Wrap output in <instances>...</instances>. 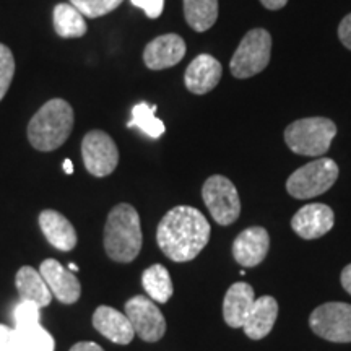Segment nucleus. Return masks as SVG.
I'll use <instances>...</instances> for the list:
<instances>
[{
    "label": "nucleus",
    "mask_w": 351,
    "mask_h": 351,
    "mask_svg": "<svg viewBox=\"0 0 351 351\" xmlns=\"http://www.w3.org/2000/svg\"><path fill=\"white\" fill-rule=\"evenodd\" d=\"M210 223L205 215L189 205L171 208L160 221L156 241L173 262L194 261L210 241Z\"/></svg>",
    "instance_id": "f257e3e1"
},
{
    "label": "nucleus",
    "mask_w": 351,
    "mask_h": 351,
    "mask_svg": "<svg viewBox=\"0 0 351 351\" xmlns=\"http://www.w3.org/2000/svg\"><path fill=\"white\" fill-rule=\"evenodd\" d=\"M143 243L138 212L129 204L116 205L104 226V249L109 258L121 263L135 261Z\"/></svg>",
    "instance_id": "f03ea898"
},
{
    "label": "nucleus",
    "mask_w": 351,
    "mask_h": 351,
    "mask_svg": "<svg viewBox=\"0 0 351 351\" xmlns=\"http://www.w3.org/2000/svg\"><path fill=\"white\" fill-rule=\"evenodd\" d=\"M73 109L65 99L47 101L28 124V140L39 152L62 147L73 129Z\"/></svg>",
    "instance_id": "7ed1b4c3"
},
{
    "label": "nucleus",
    "mask_w": 351,
    "mask_h": 351,
    "mask_svg": "<svg viewBox=\"0 0 351 351\" xmlns=\"http://www.w3.org/2000/svg\"><path fill=\"white\" fill-rule=\"evenodd\" d=\"M337 135L335 122L327 117H306L295 121L285 130V142L296 155L320 156L330 148Z\"/></svg>",
    "instance_id": "20e7f679"
},
{
    "label": "nucleus",
    "mask_w": 351,
    "mask_h": 351,
    "mask_svg": "<svg viewBox=\"0 0 351 351\" xmlns=\"http://www.w3.org/2000/svg\"><path fill=\"white\" fill-rule=\"evenodd\" d=\"M339 165L332 158H319L289 176L287 191L295 199H313V197L326 194L339 179Z\"/></svg>",
    "instance_id": "39448f33"
},
{
    "label": "nucleus",
    "mask_w": 351,
    "mask_h": 351,
    "mask_svg": "<svg viewBox=\"0 0 351 351\" xmlns=\"http://www.w3.org/2000/svg\"><path fill=\"white\" fill-rule=\"evenodd\" d=\"M271 56V36L267 29H251L241 39L231 57L230 69L236 78H251L267 69Z\"/></svg>",
    "instance_id": "423d86ee"
},
{
    "label": "nucleus",
    "mask_w": 351,
    "mask_h": 351,
    "mask_svg": "<svg viewBox=\"0 0 351 351\" xmlns=\"http://www.w3.org/2000/svg\"><path fill=\"white\" fill-rule=\"evenodd\" d=\"M202 197L210 215L221 226L234 223L241 215L238 189L225 176H212L202 187Z\"/></svg>",
    "instance_id": "0eeeda50"
},
{
    "label": "nucleus",
    "mask_w": 351,
    "mask_h": 351,
    "mask_svg": "<svg viewBox=\"0 0 351 351\" xmlns=\"http://www.w3.org/2000/svg\"><path fill=\"white\" fill-rule=\"evenodd\" d=\"M309 326L315 335L333 343L351 341V304L326 302L313 311Z\"/></svg>",
    "instance_id": "6e6552de"
},
{
    "label": "nucleus",
    "mask_w": 351,
    "mask_h": 351,
    "mask_svg": "<svg viewBox=\"0 0 351 351\" xmlns=\"http://www.w3.org/2000/svg\"><path fill=\"white\" fill-rule=\"evenodd\" d=\"M83 163L95 178H106L119 165V150L114 140L103 130L88 132L82 142Z\"/></svg>",
    "instance_id": "1a4fd4ad"
},
{
    "label": "nucleus",
    "mask_w": 351,
    "mask_h": 351,
    "mask_svg": "<svg viewBox=\"0 0 351 351\" xmlns=\"http://www.w3.org/2000/svg\"><path fill=\"white\" fill-rule=\"evenodd\" d=\"M125 315L129 317L135 335L143 341H158L166 333V320L155 301L147 296H134L125 302Z\"/></svg>",
    "instance_id": "9d476101"
},
{
    "label": "nucleus",
    "mask_w": 351,
    "mask_h": 351,
    "mask_svg": "<svg viewBox=\"0 0 351 351\" xmlns=\"http://www.w3.org/2000/svg\"><path fill=\"white\" fill-rule=\"evenodd\" d=\"M335 223L333 210L326 204H309L298 210L291 228L302 239H317L327 234Z\"/></svg>",
    "instance_id": "9b49d317"
},
{
    "label": "nucleus",
    "mask_w": 351,
    "mask_h": 351,
    "mask_svg": "<svg viewBox=\"0 0 351 351\" xmlns=\"http://www.w3.org/2000/svg\"><path fill=\"white\" fill-rule=\"evenodd\" d=\"M39 274L47 283L51 293L64 304H73L82 295V285L73 271L65 269L56 258H46L39 267Z\"/></svg>",
    "instance_id": "f8f14e48"
},
{
    "label": "nucleus",
    "mask_w": 351,
    "mask_h": 351,
    "mask_svg": "<svg viewBox=\"0 0 351 351\" xmlns=\"http://www.w3.org/2000/svg\"><path fill=\"white\" fill-rule=\"evenodd\" d=\"M270 249L269 231L262 226H252L244 230L232 243L234 261L244 269H252L262 263Z\"/></svg>",
    "instance_id": "ddd939ff"
},
{
    "label": "nucleus",
    "mask_w": 351,
    "mask_h": 351,
    "mask_svg": "<svg viewBox=\"0 0 351 351\" xmlns=\"http://www.w3.org/2000/svg\"><path fill=\"white\" fill-rule=\"evenodd\" d=\"M186 56V43L179 34L169 33L158 36L147 44L143 51V62L152 70L174 67Z\"/></svg>",
    "instance_id": "4468645a"
},
{
    "label": "nucleus",
    "mask_w": 351,
    "mask_h": 351,
    "mask_svg": "<svg viewBox=\"0 0 351 351\" xmlns=\"http://www.w3.org/2000/svg\"><path fill=\"white\" fill-rule=\"evenodd\" d=\"M223 75L221 64L210 54L197 56L186 70L184 83L194 95H205L218 85Z\"/></svg>",
    "instance_id": "2eb2a0df"
},
{
    "label": "nucleus",
    "mask_w": 351,
    "mask_h": 351,
    "mask_svg": "<svg viewBox=\"0 0 351 351\" xmlns=\"http://www.w3.org/2000/svg\"><path fill=\"white\" fill-rule=\"evenodd\" d=\"M93 327L117 345H129L135 337V330L125 313H119L109 306H99L95 311Z\"/></svg>",
    "instance_id": "dca6fc26"
},
{
    "label": "nucleus",
    "mask_w": 351,
    "mask_h": 351,
    "mask_svg": "<svg viewBox=\"0 0 351 351\" xmlns=\"http://www.w3.org/2000/svg\"><path fill=\"white\" fill-rule=\"evenodd\" d=\"M39 226L52 247L69 252L77 245L78 236L75 228L62 213L56 210H44L39 215Z\"/></svg>",
    "instance_id": "f3484780"
},
{
    "label": "nucleus",
    "mask_w": 351,
    "mask_h": 351,
    "mask_svg": "<svg viewBox=\"0 0 351 351\" xmlns=\"http://www.w3.org/2000/svg\"><path fill=\"white\" fill-rule=\"evenodd\" d=\"M254 301H256V295H254L251 285L244 282L231 285L225 295V301H223V317L228 326L232 328H243Z\"/></svg>",
    "instance_id": "a211bd4d"
},
{
    "label": "nucleus",
    "mask_w": 351,
    "mask_h": 351,
    "mask_svg": "<svg viewBox=\"0 0 351 351\" xmlns=\"http://www.w3.org/2000/svg\"><path fill=\"white\" fill-rule=\"evenodd\" d=\"M278 315V302L274 296H261L254 301L251 313L244 320L243 330L249 339L261 340L274 328Z\"/></svg>",
    "instance_id": "6ab92c4d"
},
{
    "label": "nucleus",
    "mask_w": 351,
    "mask_h": 351,
    "mask_svg": "<svg viewBox=\"0 0 351 351\" xmlns=\"http://www.w3.org/2000/svg\"><path fill=\"white\" fill-rule=\"evenodd\" d=\"M16 289L21 301H29L38 304L39 307H46L51 304V289L44 282L43 275L33 267H21L15 278Z\"/></svg>",
    "instance_id": "aec40b11"
},
{
    "label": "nucleus",
    "mask_w": 351,
    "mask_h": 351,
    "mask_svg": "<svg viewBox=\"0 0 351 351\" xmlns=\"http://www.w3.org/2000/svg\"><path fill=\"white\" fill-rule=\"evenodd\" d=\"M142 285L150 300L161 302V304L168 302L174 293L169 271L161 263H155L143 271Z\"/></svg>",
    "instance_id": "412c9836"
},
{
    "label": "nucleus",
    "mask_w": 351,
    "mask_h": 351,
    "mask_svg": "<svg viewBox=\"0 0 351 351\" xmlns=\"http://www.w3.org/2000/svg\"><path fill=\"white\" fill-rule=\"evenodd\" d=\"M184 16L194 32H207L218 19V0H184Z\"/></svg>",
    "instance_id": "4be33fe9"
},
{
    "label": "nucleus",
    "mask_w": 351,
    "mask_h": 351,
    "mask_svg": "<svg viewBox=\"0 0 351 351\" xmlns=\"http://www.w3.org/2000/svg\"><path fill=\"white\" fill-rule=\"evenodd\" d=\"M54 29L60 38H82L86 33L85 16L72 3L54 7Z\"/></svg>",
    "instance_id": "5701e85b"
},
{
    "label": "nucleus",
    "mask_w": 351,
    "mask_h": 351,
    "mask_svg": "<svg viewBox=\"0 0 351 351\" xmlns=\"http://www.w3.org/2000/svg\"><path fill=\"white\" fill-rule=\"evenodd\" d=\"M156 106H150L148 103H138L132 108V119L127 122V127H137L148 135L150 138H160L165 134V122L155 116Z\"/></svg>",
    "instance_id": "b1692460"
},
{
    "label": "nucleus",
    "mask_w": 351,
    "mask_h": 351,
    "mask_svg": "<svg viewBox=\"0 0 351 351\" xmlns=\"http://www.w3.org/2000/svg\"><path fill=\"white\" fill-rule=\"evenodd\" d=\"M26 351H54V337L44 328L41 324H29V326L15 327Z\"/></svg>",
    "instance_id": "393cba45"
},
{
    "label": "nucleus",
    "mask_w": 351,
    "mask_h": 351,
    "mask_svg": "<svg viewBox=\"0 0 351 351\" xmlns=\"http://www.w3.org/2000/svg\"><path fill=\"white\" fill-rule=\"evenodd\" d=\"M122 2L124 0H70V3L88 19H98V16L108 15V13L116 10Z\"/></svg>",
    "instance_id": "a878e982"
},
{
    "label": "nucleus",
    "mask_w": 351,
    "mask_h": 351,
    "mask_svg": "<svg viewBox=\"0 0 351 351\" xmlns=\"http://www.w3.org/2000/svg\"><path fill=\"white\" fill-rule=\"evenodd\" d=\"M15 73V59L5 44H0V101L7 95Z\"/></svg>",
    "instance_id": "bb28decb"
},
{
    "label": "nucleus",
    "mask_w": 351,
    "mask_h": 351,
    "mask_svg": "<svg viewBox=\"0 0 351 351\" xmlns=\"http://www.w3.org/2000/svg\"><path fill=\"white\" fill-rule=\"evenodd\" d=\"M41 307L34 302L21 301L20 304L15 306L13 309V320H15V327L29 326V324L41 322Z\"/></svg>",
    "instance_id": "cd10ccee"
},
{
    "label": "nucleus",
    "mask_w": 351,
    "mask_h": 351,
    "mask_svg": "<svg viewBox=\"0 0 351 351\" xmlns=\"http://www.w3.org/2000/svg\"><path fill=\"white\" fill-rule=\"evenodd\" d=\"M0 351H26L16 328L0 324Z\"/></svg>",
    "instance_id": "c85d7f7f"
},
{
    "label": "nucleus",
    "mask_w": 351,
    "mask_h": 351,
    "mask_svg": "<svg viewBox=\"0 0 351 351\" xmlns=\"http://www.w3.org/2000/svg\"><path fill=\"white\" fill-rule=\"evenodd\" d=\"M132 5L142 8L148 19H158L163 13L165 0H130Z\"/></svg>",
    "instance_id": "c756f323"
},
{
    "label": "nucleus",
    "mask_w": 351,
    "mask_h": 351,
    "mask_svg": "<svg viewBox=\"0 0 351 351\" xmlns=\"http://www.w3.org/2000/svg\"><path fill=\"white\" fill-rule=\"evenodd\" d=\"M339 38L341 44L351 51V13L346 15L339 25Z\"/></svg>",
    "instance_id": "7c9ffc66"
},
{
    "label": "nucleus",
    "mask_w": 351,
    "mask_h": 351,
    "mask_svg": "<svg viewBox=\"0 0 351 351\" xmlns=\"http://www.w3.org/2000/svg\"><path fill=\"white\" fill-rule=\"evenodd\" d=\"M70 351H104L98 343L95 341H78L77 345H73Z\"/></svg>",
    "instance_id": "2f4dec72"
},
{
    "label": "nucleus",
    "mask_w": 351,
    "mask_h": 351,
    "mask_svg": "<svg viewBox=\"0 0 351 351\" xmlns=\"http://www.w3.org/2000/svg\"><path fill=\"white\" fill-rule=\"evenodd\" d=\"M341 287L345 288L346 293H350L351 295V263L350 265H346L343 271H341Z\"/></svg>",
    "instance_id": "473e14b6"
},
{
    "label": "nucleus",
    "mask_w": 351,
    "mask_h": 351,
    "mask_svg": "<svg viewBox=\"0 0 351 351\" xmlns=\"http://www.w3.org/2000/svg\"><path fill=\"white\" fill-rule=\"evenodd\" d=\"M261 3L269 10H280L288 3V0H261Z\"/></svg>",
    "instance_id": "72a5a7b5"
},
{
    "label": "nucleus",
    "mask_w": 351,
    "mask_h": 351,
    "mask_svg": "<svg viewBox=\"0 0 351 351\" xmlns=\"http://www.w3.org/2000/svg\"><path fill=\"white\" fill-rule=\"evenodd\" d=\"M62 168H64V171H65V174H72V173H73V163H72V160H65L64 165H62Z\"/></svg>",
    "instance_id": "f704fd0d"
},
{
    "label": "nucleus",
    "mask_w": 351,
    "mask_h": 351,
    "mask_svg": "<svg viewBox=\"0 0 351 351\" xmlns=\"http://www.w3.org/2000/svg\"><path fill=\"white\" fill-rule=\"evenodd\" d=\"M69 270H70V271H78L80 269H78L77 263H69Z\"/></svg>",
    "instance_id": "c9c22d12"
}]
</instances>
